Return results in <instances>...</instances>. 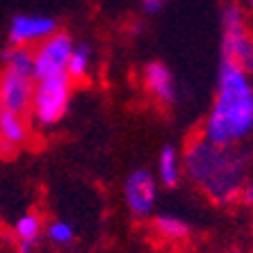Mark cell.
Here are the masks:
<instances>
[{
	"instance_id": "1",
	"label": "cell",
	"mask_w": 253,
	"mask_h": 253,
	"mask_svg": "<svg viewBox=\"0 0 253 253\" xmlns=\"http://www.w3.org/2000/svg\"><path fill=\"white\" fill-rule=\"evenodd\" d=\"M253 135V83L242 66L221 62L217 94L203 124L208 141L219 146H237Z\"/></svg>"
},
{
	"instance_id": "2",
	"label": "cell",
	"mask_w": 253,
	"mask_h": 253,
	"mask_svg": "<svg viewBox=\"0 0 253 253\" xmlns=\"http://www.w3.org/2000/svg\"><path fill=\"white\" fill-rule=\"evenodd\" d=\"M247 151L237 146H219L199 137L185 148V176L214 203H230L242 192L249 178Z\"/></svg>"
},
{
	"instance_id": "3",
	"label": "cell",
	"mask_w": 253,
	"mask_h": 253,
	"mask_svg": "<svg viewBox=\"0 0 253 253\" xmlns=\"http://www.w3.org/2000/svg\"><path fill=\"white\" fill-rule=\"evenodd\" d=\"M71 84L73 80L66 73L35 80L30 114L39 128H53L66 117L71 105Z\"/></svg>"
},
{
	"instance_id": "4",
	"label": "cell",
	"mask_w": 253,
	"mask_h": 253,
	"mask_svg": "<svg viewBox=\"0 0 253 253\" xmlns=\"http://www.w3.org/2000/svg\"><path fill=\"white\" fill-rule=\"evenodd\" d=\"M253 37L249 35L240 5L226 2L221 7V62H230L247 71Z\"/></svg>"
},
{
	"instance_id": "5",
	"label": "cell",
	"mask_w": 253,
	"mask_h": 253,
	"mask_svg": "<svg viewBox=\"0 0 253 253\" xmlns=\"http://www.w3.org/2000/svg\"><path fill=\"white\" fill-rule=\"evenodd\" d=\"M73 39L66 32H55L48 39H43L39 43V48L35 50V71L32 78L42 80V78H50V76H59L66 73V64L69 57L73 53Z\"/></svg>"
},
{
	"instance_id": "6",
	"label": "cell",
	"mask_w": 253,
	"mask_h": 253,
	"mask_svg": "<svg viewBox=\"0 0 253 253\" xmlns=\"http://www.w3.org/2000/svg\"><path fill=\"white\" fill-rule=\"evenodd\" d=\"M124 201L137 219L148 217L158 201V180L148 169L130 171L124 183Z\"/></svg>"
},
{
	"instance_id": "7",
	"label": "cell",
	"mask_w": 253,
	"mask_h": 253,
	"mask_svg": "<svg viewBox=\"0 0 253 253\" xmlns=\"http://www.w3.org/2000/svg\"><path fill=\"white\" fill-rule=\"evenodd\" d=\"M57 32V21L46 14H18L9 23V46L42 43Z\"/></svg>"
},
{
	"instance_id": "8",
	"label": "cell",
	"mask_w": 253,
	"mask_h": 253,
	"mask_svg": "<svg viewBox=\"0 0 253 253\" xmlns=\"http://www.w3.org/2000/svg\"><path fill=\"white\" fill-rule=\"evenodd\" d=\"M32 89H35V78L2 69L0 73V110L25 114L30 110Z\"/></svg>"
},
{
	"instance_id": "9",
	"label": "cell",
	"mask_w": 253,
	"mask_h": 253,
	"mask_svg": "<svg viewBox=\"0 0 253 253\" xmlns=\"http://www.w3.org/2000/svg\"><path fill=\"white\" fill-rule=\"evenodd\" d=\"M144 84L148 94L162 105H173L178 98V84L171 69L162 62H148L144 66Z\"/></svg>"
},
{
	"instance_id": "10",
	"label": "cell",
	"mask_w": 253,
	"mask_h": 253,
	"mask_svg": "<svg viewBox=\"0 0 253 253\" xmlns=\"http://www.w3.org/2000/svg\"><path fill=\"white\" fill-rule=\"evenodd\" d=\"M30 139V126L25 114H16L9 110H0V155H12L25 146Z\"/></svg>"
},
{
	"instance_id": "11",
	"label": "cell",
	"mask_w": 253,
	"mask_h": 253,
	"mask_svg": "<svg viewBox=\"0 0 253 253\" xmlns=\"http://www.w3.org/2000/svg\"><path fill=\"white\" fill-rule=\"evenodd\" d=\"M42 217L35 212H25L16 219L14 224V237H16V249L18 253H35V249L39 247L42 240Z\"/></svg>"
},
{
	"instance_id": "12",
	"label": "cell",
	"mask_w": 253,
	"mask_h": 253,
	"mask_svg": "<svg viewBox=\"0 0 253 253\" xmlns=\"http://www.w3.org/2000/svg\"><path fill=\"white\" fill-rule=\"evenodd\" d=\"M180 176H183V160L178 155L176 146H162L158 155V178L165 187H176L180 183Z\"/></svg>"
},
{
	"instance_id": "13",
	"label": "cell",
	"mask_w": 253,
	"mask_h": 253,
	"mask_svg": "<svg viewBox=\"0 0 253 253\" xmlns=\"http://www.w3.org/2000/svg\"><path fill=\"white\" fill-rule=\"evenodd\" d=\"M2 66L21 76H30L35 71V53L28 46H9L2 53Z\"/></svg>"
},
{
	"instance_id": "14",
	"label": "cell",
	"mask_w": 253,
	"mask_h": 253,
	"mask_svg": "<svg viewBox=\"0 0 253 253\" xmlns=\"http://www.w3.org/2000/svg\"><path fill=\"white\" fill-rule=\"evenodd\" d=\"M153 228L160 237L171 242H183L189 235V226L185 219L176 217V214H158L153 219Z\"/></svg>"
},
{
	"instance_id": "15",
	"label": "cell",
	"mask_w": 253,
	"mask_h": 253,
	"mask_svg": "<svg viewBox=\"0 0 253 253\" xmlns=\"http://www.w3.org/2000/svg\"><path fill=\"white\" fill-rule=\"evenodd\" d=\"M91 46L89 43H76L73 46V53L69 57V64H66V76L71 80H83L89 76V69H91Z\"/></svg>"
},
{
	"instance_id": "16",
	"label": "cell",
	"mask_w": 253,
	"mask_h": 253,
	"mask_svg": "<svg viewBox=\"0 0 253 253\" xmlns=\"http://www.w3.org/2000/svg\"><path fill=\"white\" fill-rule=\"evenodd\" d=\"M73 235H76L73 226L66 224V221H53L46 228V237L53 247H69L71 242H73Z\"/></svg>"
},
{
	"instance_id": "17",
	"label": "cell",
	"mask_w": 253,
	"mask_h": 253,
	"mask_svg": "<svg viewBox=\"0 0 253 253\" xmlns=\"http://www.w3.org/2000/svg\"><path fill=\"white\" fill-rule=\"evenodd\" d=\"M240 196H242V201H244L247 206H253V176L247 178V183L242 185Z\"/></svg>"
},
{
	"instance_id": "18",
	"label": "cell",
	"mask_w": 253,
	"mask_h": 253,
	"mask_svg": "<svg viewBox=\"0 0 253 253\" xmlns=\"http://www.w3.org/2000/svg\"><path fill=\"white\" fill-rule=\"evenodd\" d=\"M165 2H167V0H141V5H144V12H148V14L160 12V9L165 7Z\"/></svg>"
},
{
	"instance_id": "19",
	"label": "cell",
	"mask_w": 253,
	"mask_h": 253,
	"mask_svg": "<svg viewBox=\"0 0 253 253\" xmlns=\"http://www.w3.org/2000/svg\"><path fill=\"white\" fill-rule=\"evenodd\" d=\"M253 71V48H251V57H249V64H247V73Z\"/></svg>"
},
{
	"instance_id": "20",
	"label": "cell",
	"mask_w": 253,
	"mask_h": 253,
	"mask_svg": "<svg viewBox=\"0 0 253 253\" xmlns=\"http://www.w3.org/2000/svg\"><path fill=\"white\" fill-rule=\"evenodd\" d=\"M247 2H249V5H251V9H253V0H247Z\"/></svg>"
},
{
	"instance_id": "21",
	"label": "cell",
	"mask_w": 253,
	"mask_h": 253,
	"mask_svg": "<svg viewBox=\"0 0 253 253\" xmlns=\"http://www.w3.org/2000/svg\"><path fill=\"white\" fill-rule=\"evenodd\" d=\"M226 253H242V251H226Z\"/></svg>"
}]
</instances>
